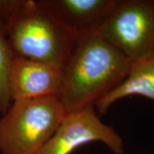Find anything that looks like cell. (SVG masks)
Returning <instances> with one entry per match:
<instances>
[{
	"label": "cell",
	"instance_id": "1",
	"mask_svg": "<svg viewBox=\"0 0 154 154\" xmlns=\"http://www.w3.org/2000/svg\"><path fill=\"white\" fill-rule=\"evenodd\" d=\"M131 62L99 32L77 38L58 98L66 113L95 104L126 78Z\"/></svg>",
	"mask_w": 154,
	"mask_h": 154
},
{
	"label": "cell",
	"instance_id": "2",
	"mask_svg": "<svg viewBox=\"0 0 154 154\" xmlns=\"http://www.w3.org/2000/svg\"><path fill=\"white\" fill-rule=\"evenodd\" d=\"M0 18L15 57L64 69L77 37L54 17L43 0H0Z\"/></svg>",
	"mask_w": 154,
	"mask_h": 154
},
{
	"label": "cell",
	"instance_id": "3",
	"mask_svg": "<svg viewBox=\"0 0 154 154\" xmlns=\"http://www.w3.org/2000/svg\"><path fill=\"white\" fill-rule=\"evenodd\" d=\"M66 113L57 96L12 101L0 116V153L38 154Z\"/></svg>",
	"mask_w": 154,
	"mask_h": 154
},
{
	"label": "cell",
	"instance_id": "4",
	"mask_svg": "<svg viewBox=\"0 0 154 154\" xmlns=\"http://www.w3.org/2000/svg\"><path fill=\"white\" fill-rule=\"evenodd\" d=\"M99 34L131 63L154 56V0H117Z\"/></svg>",
	"mask_w": 154,
	"mask_h": 154
},
{
	"label": "cell",
	"instance_id": "5",
	"mask_svg": "<svg viewBox=\"0 0 154 154\" xmlns=\"http://www.w3.org/2000/svg\"><path fill=\"white\" fill-rule=\"evenodd\" d=\"M94 141L105 144L114 154L124 153L122 138L112 126L100 119L95 106L91 104L66 113L38 154H70Z\"/></svg>",
	"mask_w": 154,
	"mask_h": 154
},
{
	"label": "cell",
	"instance_id": "6",
	"mask_svg": "<svg viewBox=\"0 0 154 154\" xmlns=\"http://www.w3.org/2000/svg\"><path fill=\"white\" fill-rule=\"evenodd\" d=\"M63 69L49 63L15 57L9 75L11 101L57 96Z\"/></svg>",
	"mask_w": 154,
	"mask_h": 154
},
{
	"label": "cell",
	"instance_id": "7",
	"mask_svg": "<svg viewBox=\"0 0 154 154\" xmlns=\"http://www.w3.org/2000/svg\"><path fill=\"white\" fill-rule=\"evenodd\" d=\"M54 17L76 36L99 32L117 0H43Z\"/></svg>",
	"mask_w": 154,
	"mask_h": 154
},
{
	"label": "cell",
	"instance_id": "8",
	"mask_svg": "<svg viewBox=\"0 0 154 154\" xmlns=\"http://www.w3.org/2000/svg\"><path fill=\"white\" fill-rule=\"evenodd\" d=\"M130 96H141L154 101V56L131 63L124 81L96 102V111L104 114L116 101Z\"/></svg>",
	"mask_w": 154,
	"mask_h": 154
},
{
	"label": "cell",
	"instance_id": "9",
	"mask_svg": "<svg viewBox=\"0 0 154 154\" xmlns=\"http://www.w3.org/2000/svg\"><path fill=\"white\" fill-rule=\"evenodd\" d=\"M15 57L5 24L0 18V116L12 103L9 93V75Z\"/></svg>",
	"mask_w": 154,
	"mask_h": 154
}]
</instances>
